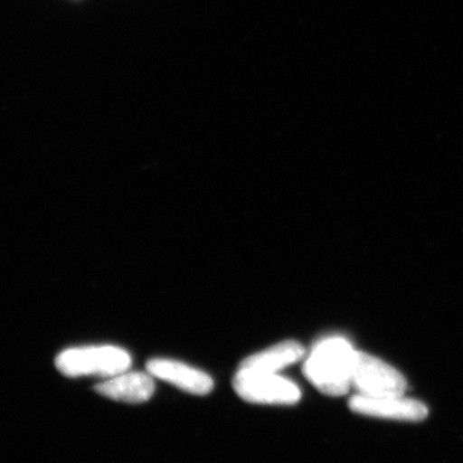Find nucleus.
<instances>
[{"mask_svg": "<svg viewBox=\"0 0 463 463\" xmlns=\"http://www.w3.org/2000/svg\"><path fill=\"white\" fill-rule=\"evenodd\" d=\"M306 355V349L297 341H283L268 347L263 352L249 356L241 364L239 370L250 373H279L288 365L297 364Z\"/></svg>", "mask_w": 463, "mask_h": 463, "instance_id": "nucleus-8", "label": "nucleus"}, {"mask_svg": "<svg viewBox=\"0 0 463 463\" xmlns=\"http://www.w3.org/2000/svg\"><path fill=\"white\" fill-rule=\"evenodd\" d=\"M353 412L376 419L395 420V421L420 422L428 417V407L416 399L404 395H353L349 403Z\"/></svg>", "mask_w": 463, "mask_h": 463, "instance_id": "nucleus-5", "label": "nucleus"}, {"mask_svg": "<svg viewBox=\"0 0 463 463\" xmlns=\"http://www.w3.org/2000/svg\"><path fill=\"white\" fill-rule=\"evenodd\" d=\"M147 373L188 394L206 395L214 388V381L209 374L173 359H151L147 364Z\"/></svg>", "mask_w": 463, "mask_h": 463, "instance_id": "nucleus-6", "label": "nucleus"}, {"mask_svg": "<svg viewBox=\"0 0 463 463\" xmlns=\"http://www.w3.org/2000/svg\"><path fill=\"white\" fill-rule=\"evenodd\" d=\"M96 392L121 403H145L154 395L155 377L149 373L128 370L103 380L96 386Z\"/></svg>", "mask_w": 463, "mask_h": 463, "instance_id": "nucleus-7", "label": "nucleus"}, {"mask_svg": "<svg viewBox=\"0 0 463 463\" xmlns=\"http://www.w3.org/2000/svg\"><path fill=\"white\" fill-rule=\"evenodd\" d=\"M356 350L343 337H327L316 344L304 364V374L316 389L341 397L352 389Z\"/></svg>", "mask_w": 463, "mask_h": 463, "instance_id": "nucleus-1", "label": "nucleus"}, {"mask_svg": "<svg viewBox=\"0 0 463 463\" xmlns=\"http://www.w3.org/2000/svg\"><path fill=\"white\" fill-rule=\"evenodd\" d=\"M61 373L69 377L99 376L103 379L130 370L132 358L123 347L91 345L72 347L57 356Z\"/></svg>", "mask_w": 463, "mask_h": 463, "instance_id": "nucleus-2", "label": "nucleus"}, {"mask_svg": "<svg viewBox=\"0 0 463 463\" xmlns=\"http://www.w3.org/2000/svg\"><path fill=\"white\" fill-rule=\"evenodd\" d=\"M352 388L355 389L356 394L370 397L404 395L407 380L398 370L376 356L356 352Z\"/></svg>", "mask_w": 463, "mask_h": 463, "instance_id": "nucleus-4", "label": "nucleus"}, {"mask_svg": "<svg viewBox=\"0 0 463 463\" xmlns=\"http://www.w3.org/2000/svg\"><path fill=\"white\" fill-rule=\"evenodd\" d=\"M236 394L249 403L264 405H292L301 399L297 383L279 373L237 371L233 379Z\"/></svg>", "mask_w": 463, "mask_h": 463, "instance_id": "nucleus-3", "label": "nucleus"}]
</instances>
